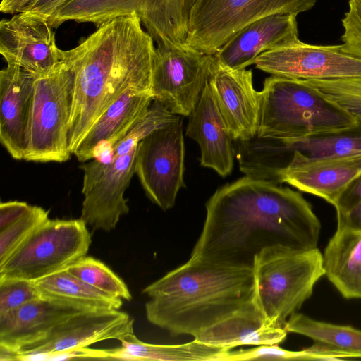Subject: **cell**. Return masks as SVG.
Listing matches in <instances>:
<instances>
[{"instance_id":"1","label":"cell","mask_w":361,"mask_h":361,"mask_svg":"<svg viewBox=\"0 0 361 361\" xmlns=\"http://www.w3.org/2000/svg\"><path fill=\"white\" fill-rule=\"evenodd\" d=\"M206 209L191 258L253 269L266 248L317 246L321 224L310 204L278 183L245 176L218 189Z\"/></svg>"},{"instance_id":"2","label":"cell","mask_w":361,"mask_h":361,"mask_svg":"<svg viewBox=\"0 0 361 361\" xmlns=\"http://www.w3.org/2000/svg\"><path fill=\"white\" fill-rule=\"evenodd\" d=\"M64 51L75 76L68 126L73 154L97 118L126 89L151 93L154 41L135 13L108 20Z\"/></svg>"},{"instance_id":"3","label":"cell","mask_w":361,"mask_h":361,"mask_svg":"<svg viewBox=\"0 0 361 361\" xmlns=\"http://www.w3.org/2000/svg\"><path fill=\"white\" fill-rule=\"evenodd\" d=\"M147 320L172 336H195L254 300L253 269L189 260L143 290Z\"/></svg>"},{"instance_id":"4","label":"cell","mask_w":361,"mask_h":361,"mask_svg":"<svg viewBox=\"0 0 361 361\" xmlns=\"http://www.w3.org/2000/svg\"><path fill=\"white\" fill-rule=\"evenodd\" d=\"M261 92L258 137L297 139L357 122L305 80L272 75L265 79Z\"/></svg>"},{"instance_id":"5","label":"cell","mask_w":361,"mask_h":361,"mask_svg":"<svg viewBox=\"0 0 361 361\" xmlns=\"http://www.w3.org/2000/svg\"><path fill=\"white\" fill-rule=\"evenodd\" d=\"M253 272L255 303L269 325L284 328L325 275L323 254L317 247H268L255 257Z\"/></svg>"},{"instance_id":"6","label":"cell","mask_w":361,"mask_h":361,"mask_svg":"<svg viewBox=\"0 0 361 361\" xmlns=\"http://www.w3.org/2000/svg\"><path fill=\"white\" fill-rule=\"evenodd\" d=\"M23 159L63 162L72 153L68 144L75 76L64 59L51 72L35 75Z\"/></svg>"},{"instance_id":"7","label":"cell","mask_w":361,"mask_h":361,"mask_svg":"<svg viewBox=\"0 0 361 361\" xmlns=\"http://www.w3.org/2000/svg\"><path fill=\"white\" fill-rule=\"evenodd\" d=\"M91 242L82 219H48L0 265V281H35L66 269L86 256Z\"/></svg>"},{"instance_id":"8","label":"cell","mask_w":361,"mask_h":361,"mask_svg":"<svg viewBox=\"0 0 361 361\" xmlns=\"http://www.w3.org/2000/svg\"><path fill=\"white\" fill-rule=\"evenodd\" d=\"M317 0H197L190 18L185 45L206 54L216 53L252 22L272 14L311 9Z\"/></svg>"},{"instance_id":"9","label":"cell","mask_w":361,"mask_h":361,"mask_svg":"<svg viewBox=\"0 0 361 361\" xmlns=\"http://www.w3.org/2000/svg\"><path fill=\"white\" fill-rule=\"evenodd\" d=\"M214 55L173 43L157 45L151 94L176 115L189 116L208 82Z\"/></svg>"},{"instance_id":"10","label":"cell","mask_w":361,"mask_h":361,"mask_svg":"<svg viewBox=\"0 0 361 361\" xmlns=\"http://www.w3.org/2000/svg\"><path fill=\"white\" fill-rule=\"evenodd\" d=\"M133 324V319L118 310H84L62 320L35 343L16 351L0 348L6 361L46 360L49 355L87 347L99 341H120L134 332Z\"/></svg>"},{"instance_id":"11","label":"cell","mask_w":361,"mask_h":361,"mask_svg":"<svg viewBox=\"0 0 361 361\" xmlns=\"http://www.w3.org/2000/svg\"><path fill=\"white\" fill-rule=\"evenodd\" d=\"M185 145L181 118L157 129L138 144L135 170L147 197L163 210L174 206L185 187Z\"/></svg>"},{"instance_id":"12","label":"cell","mask_w":361,"mask_h":361,"mask_svg":"<svg viewBox=\"0 0 361 361\" xmlns=\"http://www.w3.org/2000/svg\"><path fill=\"white\" fill-rule=\"evenodd\" d=\"M137 148L106 162L93 159L80 166L84 199L80 219L92 229L110 231L128 213L124 194L135 173Z\"/></svg>"},{"instance_id":"13","label":"cell","mask_w":361,"mask_h":361,"mask_svg":"<svg viewBox=\"0 0 361 361\" xmlns=\"http://www.w3.org/2000/svg\"><path fill=\"white\" fill-rule=\"evenodd\" d=\"M257 68L273 75L302 80L361 77V59L338 45H313L300 40L267 51L254 61Z\"/></svg>"},{"instance_id":"14","label":"cell","mask_w":361,"mask_h":361,"mask_svg":"<svg viewBox=\"0 0 361 361\" xmlns=\"http://www.w3.org/2000/svg\"><path fill=\"white\" fill-rule=\"evenodd\" d=\"M0 53L8 65L34 75H46L64 61L56 43L54 27L46 19L27 12L0 22Z\"/></svg>"},{"instance_id":"15","label":"cell","mask_w":361,"mask_h":361,"mask_svg":"<svg viewBox=\"0 0 361 361\" xmlns=\"http://www.w3.org/2000/svg\"><path fill=\"white\" fill-rule=\"evenodd\" d=\"M208 83L234 140L257 135L262 92L255 90L251 70L233 69L214 56Z\"/></svg>"},{"instance_id":"16","label":"cell","mask_w":361,"mask_h":361,"mask_svg":"<svg viewBox=\"0 0 361 361\" xmlns=\"http://www.w3.org/2000/svg\"><path fill=\"white\" fill-rule=\"evenodd\" d=\"M296 16L276 13L259 18L235 33L214 56L231 68H245L261 54L300 41Z\"/></svg>"},{"instance_id":"17","label":"cell","mask_w":361,"mask_h":361,"mask_svg":"<svg viewBox=\"0 0 361 361\" xmlns=\"http://www.w3.org/2000/svg\"><path fill=\"white\" fill-rule=\"evenodd\" d=\"M35 76L13 65L0 71V141L15 159H23Z\"/></svg>"},{"instance_id":"18","label":"cell","mask_w":361,"mask_h":361,"mask_svg":"<svg viewBox=\"0 0 361 361\" xmlns=\"http://www.w3.org/2000/svg\"><path fill=\"white\" fill-rule=\"evenodd\" d=\"M186 135L195 140L200 148V164L212 169L221 176L232 171L234 151L233 140L228 128L208 82L199 102L189 116Z\"/></svg>"},{"instance_id":"19","label":"cell","mask_w":361,"mask_h":361,"mask_svg":"<svg viewBox=\"0 0 361 361\" xmlns=\"http://www.w3.org/2000/svg\"><path fill=\"white\" fill-rule=\"evenodd\" d=\"M153 100L149 92L126 89L97 118L73 154L80 161H87L97 157L106 148L104 152H109L147 112Z\"/></svg>"},{"instance_id":"20","label":"cell","mask_w":361,"mask_h":361,"mask_svg":"<svg viewBox=\"0 0 361 361\" xmlns=\"http://www.w3.org/2000/svg\"><path fill=\"white\" fill-rule=\"evenodd\" d=\"M90 310L44 298L0 314V346L11 351L43 338L54 326L76 312Z\"/></svg>"},{"instance_id":"21","label":"cell","mask_w":361,"mask_h":361,"mask_svg":"<svg viewBox=\"0 0 361 361\" xmlns=\"http://www.w3.org/2000/svg\"><path fill=\"white\" fill-rule=\"evenodd\" d=\"M361 173V154L303 161L283 170L278 183H286L334 205L348 185Z\"/></svg>"},{"instance_id":"22","label":"cell","mask_w":361,"mask_h":361,"mask_svg":"<svg viewBox=\"0 0 361 361\" xmlns=\"http://www.w3.org/2000/svg\"><path fill=\"white\" fill-rule=\"evenodd\" d=\"M287 333L284 328L269 325L253 300L200 331L194 340L231 350L240 345L279 344L286 339Z\"/></svg>"},{"instance_id":"23","label":"cell","mask_w":361,"mask_h":361,"mask_svg":"<svg viewBox=\"0 0 361 361\" xmlns=\"http://www.w3.org/2000/svg\"><path fill=\"white\" fill-rule=\"evenodd\" d=\"M323 258L325 275L341 295L361 299V231L336 229Z\"/></svg>"},{"instance_id":"24","label":"cell","mask_w":361,"mask_h":361,"mask_svg":"<svg viewBox=\"0 0 361 361\" xmlns=\"http://www.w3.org/2000/svg\"><path fill=\"white\" fill-rule=\"evenodd\" d=\"M115 360L162 361H221L229 350L193 340L182 344H152L140 341L133 333L120 340Z\"/></svg>"},{"instance_id":"25","label":"cell","mask_w":361,"mask_h":361,"mask_svg":"<svg viewBox=\"0 0 361 361\" xmlns=\"http://www.w3.org/2000/svg\"><path fill=\"white\" fill-rule=\"evenodd\" d=\"M34 282L42 298L75 304L87 310H119L123 304L122 299L87 284L66 269Z\"/></svg>"},{"instance_id":"26","label":"cell","mask_w":361,"mask_h":361,"mask_svg":"<svg viewBox=\"0 0 361 361\" xmlns=\"http://www.w3.org/2000/svg\"><path fill=\"white\" fill-rule=\"evenodd\" d=\"M284 140L293 154L289 166L310 160L358 155L361 154V121L337 130Z\"/></svg>"},{"instance_id":"27","label":"cell","mask_w":361,"mask_h":361,"mask_svg":"<svg viewBox=\"0 0 361 361\" xmlns=\"http://www.w3.org/2000/svg\"><path fill=\"white\" fill-rule=\"evenodd\" d=\"M284 328L288 333L303 335L315 342L331 345L350 357H361L360 329L317 321L298 312L288 318Z\"/></svg>"},{"instance_id":"28","label":"cell","mask_w":361,"mask_h":361,"mask_svg":"<svg viewBox=\"0 0 361 361\" xmlns=\"http://www.w3.org/2000/svg\"><path fill=\"white\" fill-rule=\"evenodd\" d=\"M180 118L161 102L153 100L147 112L109 148L110 159L128 152L153 131L171 126Z\"/></svg>"},{"instance_id":"29","label":"cell","mask_w":361,"mask_h":361,"mask_svg":"<svg viewBox=\"0 0 361 361\" xmlns=\"http://www.w3.org/2000/svg\"><path fill=\"white\" fill-rule=\"evenodd\" d=\"M66 269L87 284L110 295L128 301L132 299L125 282L99 259L85 256Z\"/></svg>"},{"instance_id":"30","label":"cell","mask_w":361,"mask_h":361,"mask_svg":"<svg viewBox=\"0 0 361 361\" xmlns=\"http://www.w3.org/2000/svg\"><path fill=\"white\" fill-rule=\"evenodd\" d=\"M305 80L326 99L361 121V77Z\"/></svg>"},{"instance_id":"31","label":"cell","mask_w":361,"mask_h":361,"mask_svg":"<svg viewBox=\"0 0 361 361\" xmlns=\"http://www.w3.org/2000/svg\"><path fill=\"white\" fill-rule=\"evenodd\" d=\"M48 219L49 211L30 205L20 218L0 231V265Z\"/></svg>"},{"instance_id":"32","label":"cell","mask_w":361,"mask_h":361,"mask_svg":"<svg viewBox=\"0 0 361 361\" xmlns=\"http://www.w3.org/2000/svg\"><path fill=\"white\" fill-rule=\"evenodd\" d=\"M334 206L336 229L361 231V173L348 185Z\"/></svg>"},{"instance_id":"33","label":"cell","mask_w":361,"mask_h":361,"mask_svg":"<svg viewBox=\"0 0 361 361\" xmlns=\"http://www.w3.org/2000/svg\"><path fill=\"white\" fill-rule=\"evenodd\" d=\"M41 298L35 282L23 279L0 281V314Z\"/></svg>"},{"instance_id":"34","label":"cell","mask_w":361,"mask_h":361,"mask_svg":"<svg viewBox=\"0 0 361 361\" xmlns=\"http://www.w3.org/2000/svg\"><path fill=\"white\" fill-rule=\"evenodd\" d=\"M250 360H309V355L305 349L300 351H290L281 348L278 344L261 345L246 350H231L225 353L221 361Z\"/></svg>"},{"instance_id":"35","label":"cell","mask_w":361,"mask_h":361,"mask_svg":"<svg viewBox=\"0 0 361 361\" xmlns=\"http://www.w3.org/2000/svg\"><path fill=\"white\" fill-rule=\"evenodd\" d=\"M342 50L361 59V0H349L348 10L342 19Z\"/></svg>"},{"instance_id":"36","label":"cell","mask_w":361,"mask_h":361,"mask_svg":"<svg viewBox=\"0 0 361 361\" xmlns=\"http://www.w3.org/2000/svg\"><path fill=\"white\" fill-rule=\"evenodd\" d=\"M72 359L115 360L114 349H91L87 347L72 349L49 355L46 360H66Z\"/></svg>"},{"instance_id":"37","label":"cell","mask_w":361,"mask_h":361,"mask_svg":"<svg viewBox=\"0 0 361 361\" xmlns=\"http://www.w3.org/2000/svg\"><path fill=\"white\" fill-rule=\"evenodd\" d=\"M30 205L25 202L8 201L0 204V231L20 218Z\"/></svg>"},{"instance_id":"38","label":"cell","mask_w":361,"mask_h":361,"mask_svg":"<svg viewBox=\"0 0 361 361\" xmlns=\"http://www.w3.org/2000/svg\"><path fill=\"white\" fill-rule=\"evenodd\" d=\"M68 0H34L23 12H27L48 20Z\"/></svg>"},{"instance_id":"39","label":"cell","mask_w":361,"mask_h":361,"mask_svg":"<svg viewBox=\"0 0 361 361\" xmlns=\"http://www.w3.org/2000/svg\"><path fill=\"white\" fill-rule=\"evenodd\" d=\"M34 0H1L0 11L13 14L23 12Z\"/></svg>"}]
</instances>
